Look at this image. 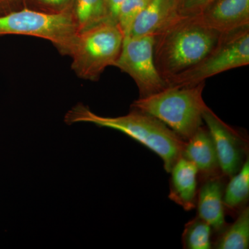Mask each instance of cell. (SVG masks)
<instances>
[{
    "mask_svg": "<svg viewBox=\"0 0 249 249\" xmlns=\"http://www.w3.org/2000/svg\"><path fill=\"white\" fill-rule=\"evenodd\" d=\"M65 121L67 124L90 123L123 132L157 154L163 160V166L168 173L182 157L186 143L161 121L136 109H132L127 115L104 117L78 103L67 113Z\"/></svg>",
    "mask_w": 249,
    "mask_h": 249,
    "instance_id": "cell-1",
    "label": "cell"
},
{
    "mask_svg": "<svg viewBox=\"0 0 249 249\" xmlns=\"http://www.w3.org/2000/svg\"><path fill=\"white\" fill-rule=\"evenodd\" d=\"M222 34L205 27L196 17H180L154 36V60L165 82L197 63Z\"/></svg>",
    "mask_w": 249,
    "mask_h": 249,
    "instance_id": "cell-2",
    "label": "cell"
},
{
    "mask_svg": "<svg viewBox=\"0 0 249 249\" xmlns=\"http://www.w3.org/2000/svg\"><path fill=\"white\" fill-rule=\"evenodd\" d=\"M205 84L166 88L136 100L131 109L153 116L187 142L203 124L202 113L207 106L203 98Z\"/></svg>",
    "mask_w": 249,
    "mask_h": 249,
    "instance_id": "cell-3",
    "label": "cell"
},
{
    "mask_svg": "<svg viewBox=\"0 0 249 249\" xmlns=\"http://www.w3.org/2000/svg\"><path fill=\"white\" fill-rule=\"evenodd\" d=\"M124 35L117 24L100 23L76 34L67 55L82 79L96 81L107 67L114 66L122 49Z\"/></svg>",
    "mask_w": 249,
    "mask_h": 249,
    "instance_id": "cell-4",
    "label": "cell"
},
{
    "mask_svg": "<svg viewBox=\"0 0 249 249\" xmlns=\"http://www.w3.org/2000/svg\"><path fill=\"white\" fill-rule=\"evenodd\" d=\"M249 64V27L222 34L215 46L186 71L167 80L168 88L199 84L211 77Z\"/></svg>",
    "mask_w": 249,
    "mask_h": 249,
    "instance_id": "cell-5",
    "label": "cell"
},
{
    "mask_svg": "<svg viewBox=\"0 0 249 249\" xmlns=\"http://www.w3.org/2000/svg\"><path fill=\"white\" fill-rule=\"evenodd\" d=\"M77 34L71 12L48 14L24 9L0 16V36L41 37L52 42L62 55H67Z\"/></svg>",
    "mask_w": 249,
    "mask_h": 249,
    "instance_id": "cell-6",
    "label": "cell"
},
{
    "mask_svg": "<svg viewBox=\"0 0 249 249\" xmlns=\"http://www.w3.org/2000/svg\"><path fill=\"white\" fill-rule=\"evenodd\" d=\"M154 42L153 36H124L120 55L114 65L134 80L139 88V98L168 88L156 67Z\"/></svg>",
    "mask_w": 249,
    "mask_h": 249,
    "instance_id": "cell-7",
    "label": "cell"
},
{
    "mask_svg": "<svg viewBox=\"0 0 249 249\" xmlns=\"http://www.w3.org/2000/svg\"><path fill=\"white\" fill-rule=\"evenodd\" d=\"M202 119L213 142L219 168L224 175L231 178L243 164L242 139L208 106L203 111Z\"/></svg>",
    "mask_w": 249,
    "mask_h": 249,
    "instance_id": "cell-8",
    "label": "cell"
},
{
    "mask_svg": "<svg viewBox=\"0 0 249 249\" xmlns=\"http://www.w3.org/2000/svg\"><path fill=\"white\" fill-rule=\"evenodd\" d=\"M194 17L219 34H229L249 27V0H216Z\"/></svg>",
    "mask_w": 249,
    "mask_h": 249,
    "instance_id": "cell-9",
    "label": "cell"
},
{
    "mask_svg": "<svg viewBox=\"0 0 249 249\" xmlns=\"http://www.w3.org/2000/svg\"><path fill=\"white\" fill-rule=\"evenodd\" d=\"M180 17V0H152L135 18L126 36H155Z\"/></svg>",
    "mask_w": 249,
    "mask_h": 249,
    "instance_id": "cell-10",
    "label": "cell"
},
{
    "mask_svg": "<svg viewBox=\"0 0 249 249\" xmlns=\"http://www.w3.org/2000/svg\"><path fill=\"white\" fill-rule=\"evenodd\" d=\"M169 198L186 211L196 206L198 195L197 168L191 161L181 157L171 171Z\"/></svg>",
    "mask_w": 249,
    "mask_h": 249,
    "instance_id": "cell-11",
    "label": "cell"
},
{
    "mask_svg": "<svg viewBox=\"0 0 249 249\" xmlns=\"http://www.w3.org/2000/svg\"><path fill=\"white\" fill-rule=\"evenodd\" d=\"M182 157L193 163L207 178L215 177L219 168L217 152L209 130L204 126L185 143Z\"/></svg>",
    "mask_w": 249,
    "mask_h": 249,
    "instance_id": "cell-12",
    "label": "cell"
},
{
    "mask_svg": "<svg viewBox=\"0 0 249 249\" xmlns=\"http://www.w3.org/2000/svg\"><path fill=\"white\" fill-rule=\"evenodd\" d=\"M223 195L222 183L216 177L209 178L198 191V217L215 231L222 230L226 224Z\"/></svg>",
    "mask_w": 249,
    "mask_h": 249,
    "instance_id": "cell-13",
    "label": "cell"
},
{
    "mask_svg": "<svg viewBox=\"0 0 249 249\" xmlns=\"http://www.w3.org/2000/svg\"><path fill=\"white\" fill-rule=\"evenodd\" d=\"M78 33L106 22V0H74L71 11Z\"/></svg>",
    "mask_w": 249,
    "mask_h": 249,
    "instance_id": "cell-14",
    "label": "cell"
},
{
    "mask_svg": "<svg viewBox=\"0 0 249 249\" xmlns=\"http://www.w3.org/2000/svg\"><path fill=\"white\" fill-rule=\"evenodd\" d=\"M249 247V209L245 208L215 244L218 249H247Z\"/></svg>",
    "mask_w": 249,
    "mask_h": 249,
    "instance_id": "cell-15",
    "label": "cell"
},
{
    "mask_svg": "<svg viewBox=\"0 0 249 249\" xmlns=\"http://www.w3.org/2000/svg\"><path fill=\"white\" fill-rule=\"evenodd\" d=\"M249 196V160L247 159L240 169L229 181L223 195L224 207L238 209L248 200Z\"/></svg>",
    "mask_w": 249,
    "mask_h": 249,
    "instance_id": "cell-16",
    "label": "cell"
},
{
    "mask_svg": "<svg viewBox=\"0 0 249 249\" xmlns=\"http://www.w3.org/2000/svg\"><path fill=\"white\" fill-rule=\"evenodd\" d=\"M211 227L197 217L185 225L183 243L185 249H209L211 248Z\"/></svg>",
    "mask_w": 249,
    "mask_h": 249,
    "instance_id": "cell-17",
    "label": "cell"
},
{
    "mask_svg": "<svg viewBox=\"0 0 249 249\" xmlns=\"http://www.w3.org/2000/svg\"><path fill=\"white\" fill-rule=\"evenodd\" d=\"M151 1L152 0H124L118 21V26L122 31L124 37L128 34L135 18L146 8Z\"/></svg>",
    "mask_w": 249,
    "mask_h": 249,
    "instance_id": "cell-18",
    "label": "cell"
},
{
    "mask_svg": "<svg viewBox=\"0 0 249 249\" xmlns=\"http://www.w3.org/2000/svg\"><path fill=\"white\" fill-rule=\"evenodd\" d=\"M216 0H180V14L183 17L199 16Z\"/></svg>",
    "mask_w": 249,
    "mask_h": 249,
    "instance_id": "cell-19",
    "label": "cell"
},
{
    "mask_svg": "<svg viewBox=\"0 0 249 249\" xmlns=\"http://www.w3.org/2000/svg\"><path fill=\"white\" fill-rule=\"evenodd\" d=\"M45 9L48 14L71 12L74 0H35Z\"/></svg>",
    "mask_w": 249,
    "mask_h": 249,
    "instance_id": "cell-20",
    "label": "cell"
},
{
    "mask_svg": "<svg viewBox=\"0 0 249 249\" xmlns=\"http://www.w3.org/2000/svg\"><path fill=\"white\" fill-rule=\"evenodd\" d=\"M124 0H106V22L117 24Z\"/></svg>",
    "mask_w": 249,
    "mask_h": 249,
    "instance_id": "cell-21",
    "label": "cell"
},
{
    "mask_svg": "<svg viewBox=\"0 0 249 249\" xmlns=\"http://www.w3.org/2000/svg\"><path fill=\"white\" fill-rule=\"evenodd\" d=\"M11 1V0H0V8L3 7L4 5L7 4L8 2Z\"/></svg>",
    "mask_w": 249,
    "mask_h": 249,
    "instance_id": "cell-22",
    "label": "cell"
}]
</instances>
